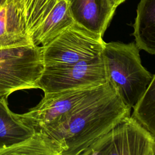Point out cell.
<instances>
[{"mask_svg": "<svg viewBox=\"0 0 155 155\" xmlns=\"http://www.w3.org/2000/svg\"><path fill=\"white\" fill-rule=\"evenodd\" d=\"M130 111L113 89L84 105L47 133L58 141L62 155H81L123 117L130 115Z\"/></svg>", "mask_w": 155, "mask_h": 155, "instance_id": "1", "label": "cell"}, {"mask_svg": "<svg viewBox=\"0 0 155 155\" xmlns=\"http://www.w3.org/2000/svg\"><path fill=\"white\" fill-rule=\"evenodd\" d=\"M134 42H105L103 50L108 82L123 103L133 108L144 94L153 75L141 63Z\"/></svg>", "mask_w": 155, "mask_h": 155, "instance_id": "2", "label": "cell"}, {"mask_svg": "<svg viewBox=\"0 0 155 155\" xmlns=\"http://www.w3.org/2000/svg\"><path fill=\"white\" fill-rule=\"evenodd\" d=\"M113 89L108 82L95 87L44 93V96L37 105L19 116L35 131L49 133L65 122L84 105Z\"/></svg>", "mask_w": 155, "mask_h": 155, "instance_id": "3", "label": "cell"}, {"mask_svg": "<svg viewBox=\"0 0 155 155\" xmlns=\"http://www.w3.org/2000/svg\"><path fill=\"white\" fill-rule=\"evenodd\" d=\"M102 36L76 23L42 47L44 67H61L86 64L102 56Z\"/></svg>", "mask_w": 155, "mask_h": 155, "instance_id": "4", "label": "cell"}, {"mask_svg": "<svg viewBox=\"0 0 155 155\" xmlns=\"http://www.w3.org/2000/svg\"><path fill=\"white\" fill-rule=\"evenodd\" d=\"M44 69L42 47L33 44L0 48V98L13 92L38 88Z\"/></svg>", "mask_w": 155, "mask_h": 155, "instance_id": "5", "label": "cell"}, {"mask_svg": "<svg viewBox=\"0 0 155 155\" xmlns=\"http://www.w3.org/2000/svg\"><path fill=\"white\" fill-rule=\"evenodd\" d=\"M155 137L134 116H126L81 155H154Z\"/></svg>", "mask_w": 155, "mask_h": 155, "instance_id": "6", "label": "cell"}, {"mask_svg": "<svg viewBox=\"0 0 155 155\" xmlns=\"http://www.w3.org/2000/svg\"><path fill=\"white\" fill-rule=\"evenodd\" d=\"M107 82L102 55L86 64L61 67H44L38 82V88L44 93H50L95 87Z\"/></svg>", "mask_w": 155, "mask_h": 155, "instance_id": "7", "label": "cell"}, {"mask_svg": "<svg viewBox=\"0 0 155 155\" xmlns=\"http://www.w3.org/2000/svg\"><path fill=\"white\" fill-rule=\"evenodd\" d=\"M75 23L103 36L116 10L109 0H66Z\"/></svg>", "mask_w": 155, "mask_h": 155, "instance_id": "8", "label": "cell"}, {"mask_svg": "<svg viewBox=\"0 0 155 155\" xmlns=\"http://www.w3.org/2000/svg\"><path fill=\"white\" fill-rule=\"evenodd\" d=\"M74 23L66 0H57L29 37L31 44L44 47Z\"/></svg>", "mask_w": 155, "mask_h": 155, "instance_id": "9", "label": "cell"}, {"mask_svg": "<svg viewBox=\"0 0 155 155\" xmlns=\"http://www.w3.org/2000/svg\"><path fill=\"white\" fill-rule=\"evenodd\" d=\"M31 44L25 20L12 0L0 7V48Z\"/></svg>", "mask_w": 155, "mask_h": 155, "instance_id": "10", "label": "cell"}, {"mask_svg": "<svg viewBox=\"0 0 155 155\" xmlns=\"http://www.w3.org/2000/svg\"><path fill=\"white\" fill-rule=\"evenodd\" d=\"M35 130L25 124L19 114L12 112L7 98H0V155L30 138Z\"/></svg>", "mask_w": 155, "mask_h": 155, "instance_id": "11", "label": "cell"}, {"mask_svg": "<svg viewBox=\"0 0 155 155\" xmlns=\"http://www.w3.org/2000/svg\"><path fill=\"white\" fill-rule=\"evenodd\" d=\"M133 35L139 50L155 55V0H140Z\"/></svg>", "mask_w": 155, "mask_h": 155, "instance_id": "12", "label": "cell"}, {"mask_svg": "<svg viewBox=\"0 0 155 155\" xmlns=\"http://www.w3.org/2000/svg\"><path fill=\"white\" fill-rule=\"evenodd\" d=\"M8 154L62 155V150L58 141L51 135L38 131L25 141L5 150L2 154Z\"/></svg>", "mask_w": 155, "mask_h": 155, "instance_id": "13", "label": "cell"}, {"mask_svg": "<svg viewBox=\"0 0 155 155\" xmlns=\"http://www.w3.org/2000/svg\"><path fill=\"white\" fill-rule=\"evenodd\" d=\"M132 116L155 137V74L144 94L133 108Z\"/></svg>", "mask_w": 155, "mask_h": 155, "instance_id": "14", "label": "cell"}, {"mask_svg": "<svg viewBox=\"0 0 155 155\" xmlns=\"http://www.w3.org/2000/svg\"><path fill=\"white\" fill-rule=\"evenodd\" d=\"M47 1L27 0L24 7V17L28 33H29L41 15L42 9Z\"/></svg>", "mask_w": 155, "mask_h": 155, "instance_id": "15", "label": "cell"}, {"mask_svg": "<svg viewBox=\"0 0 155 155\" xmlns=\"http://www.w3.org/2000/svg\"><path fill=\"white\" fill-rule=\"evenodd\" d=\"M27 0H13L14 4L24 16V7ZM25 18V17H24Z\"/></svg>", "mask_w": 155, "mask_h": 155, "instance_id": "16", "label": "cell"}, {"mask_svg": "<svg viewBox=\"0 0 155 155\" xmlns=\"http://www.w3.org/2000/svg\"><path fill=\"white\" fill-rule=\"evenodd\" d=\"M125 1V0H109L111 5L116 8L119 5H120V4L124 2Z\"/></svg>", "mask_w": 155, "mask_h": 155, "instance_id": "17", "label": "cell"}, {"mask_svg": "<svg viewBox=\"0 0 155 155\" xmlns=\"http://www.w3.org/2000/svg\"><path fill=\"white\" fill-rule=\"evenodd\" d=\"M8 1H9V0H0V7L4 5Z\"/></svg>", "mask_w": 155, "mask_h": 155, "instance_id": "18", "label": "cell"}, {"mask_svg": "<svg viewBox=\"0 0 155 155\" xmlns=\"http://www.w3.org/2000/svg\"><path fill=\"white\" fill-rule=\"evenodd\" d=\"M154 155H155V152H154Z\"/></svg>", "mask_w": 155, "mask_h": 155, "instance_id": "19", "label": "cell"}]
</instances>
